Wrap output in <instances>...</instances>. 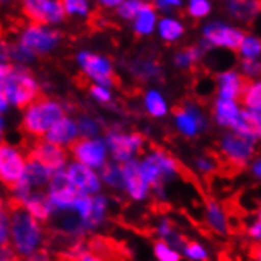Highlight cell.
Segmentation results:
<instances>
[{
	"label": "cell",
	"instance_id": "cell-1",
	"mask_svg": "<svg viewBox=\"0 0 261 261\" xmlns=\"http://www.w3.org/2000/svg\"><path fill=\"white\" fill-rule=\"evenodd\" d=\"M7 214L10 222V249L19 259H25L30 255L44 249L48 241L44 225L16 204L7 203Z\"/></svg>",
	"mask_w": 261,
	"mask_h": 261
},
{
	"label": "cell",
	"instance_id": "cell-2",
	"mask_svg": "<svg viewBox=\"0 0 261 261\" xmlns=\"http://www.w3.org/2000/svg\"><path fill=\"white\" fill-rule=\"evenodd\" d=\"M64 116H67V108L62 101L40 95L27 108H24L21 130L32 140H41L46 132Z\"/></svg>",
	"mask_w": 261,
	"mask_h": 261
},
{
	"label": "cell",
	"instance_id": "cell-3",
	"mask_svg": "<svg viewBox=\"0 0 261 261\" xmlns=\"http://www.w3.org/2000/svg\"><path fill=\"white\" fill-rule=\"evenodd\" d=\"M138 166L147 186L159 195H163L165 184L177 177L180 173L179 162L162 147H153L146 157L141 160L138 159Z\"/></svg>",
	"mask_w": 261,
	"mask_h": 261
},
{
	"label": "cell",
	"instance_id": "cell-4",
	"mask_svg": "<svg viewBox=\"0 0 261 261\" xmlns=\"http://www.w3.org/2000/svg\"><path fill=\"white\" fill-rule=\"evenodd\" d=\"M244 35L245 30L231 21L211 19L201 27V38L198 41V46L204 53H211L214 49L236 53Z\"/></svg>",
	"mask_w": 261,
	"mask_h": 261
},
{
	"label": "cell",
	"instance_id": "cell-5",
	"mask_svg": "<svg viewBox=\"0 0 261 261\" xmlns=\"http://www.w3.org/2000/svg\"><path fill=\"white\" fill-rule=\"evenodd\" d=\"M4 94L10 103L18 110H24L35 101L41 94V86L37 76L29 70V67L13 65L8 78L2 86Z\"/></svg>",
	"mask_w": 261,
	"mask_h": 261
},
{
	"label": "cell",
	"instance_id": "cell-6",
	"mask_svg": "<svg viewBox=\"0 0 261 261\" xmlns=\"http://www.w3.org/2000/svg\"><path fill=\"white\" fill-rule=\"evenodd\" d=\"M16 41L35 59H38L53 54L62 44V32L57 27L29 22L19 30Z\"/></svg>",
	"mask_w": 261,
	"mask_h": 261
},
{
	"label": "cell",
	"instance_id": "cell-7",
	"mask_svg": "<svg viewBox=\"0 0 261 261\" xmlns=\"http://www.w3.org/2000/svg\"><path fill=\"white\" fill-rule=\"evenodd\" d=\"M74 60L80 71L84 74L86 80L90 81V84L105 86L110 89L116 86V67L110 56L97 51L81 49L76 53Z\"/></svg>",
	"mask_w": 261,
	"mask_h": 261
},
{
	"label": "cell",
	"instance_id": "cell-8",
	"mask_svg": "<svg viewBox=\"0 0 261 261\" xmlns=\"http://www.w3.org/2000/svg\"><path fill=\"white\" fill-rule=\"evenodd\" d=\"M256 143L234 132H225L219 140V155L228 166L244 170L255 159Z\"/></svg>",
	"mask_w": 261,
	"mask_h": 261
},
{
	"label": "cell",
	"instance_id": "cell-9",
	"mask_svg": "<svg viewBox=\"0 0 261 261\" xmlns=\"http://www.w3.org/2000/svg\"><path fill=\"white\" fill-rule=\"evenodd\" d=\"M105 146L108 149L111 162L119 165L136 159V155L144 149L146 140L141 133H125L117 128L106 130L103 136Z\"/></svg>",
	"mask_w": 261,
	"mask_h": 261
},
{
	"label": "cell",
	"instance_id": "cell-10",
	"mask_svg": "<svg viewBox=\"0 0 261 261\" xmlns=\"http://www.w3.org/2000/svg\"><path fill=\"white\" fill-rule=\"evenodd\" d=\"M73 162L84 165L94 171H100L110 162V153L101 138H78L68 149Z\"/></svg>",
	"mask_w": 261,
	"mask_h": 261
},
{
	"label": "cell",
	"instance_id": "cell-11",
	"mask_svg": "<svg viewBox=\"0 0 261 261\" xmlns=\"http://www.w3.org/2000/svg\"><path fill=\"white\" fill-rule=\"evenodd\" d=\"M25 165L27 155L24 150L5 141L0 144V184L2 186L13 190L24 176Z\"/></svg>",
	"mask_w": 261,
	"mask_h": 261
},
{
	"label": "cell",
	"instance_id": "cell-12",
	"mask_svg": "<svg viewBox=\"0 0 261 261\" xmlns=\"http://www.w3.org/2000/svg\"><path fill=\"white\" fill-rule=\"evenodd\" d=\"M21 5L30 22L59 29L67 21L60 0H21Z\"/></svg>",
	"mask_w": 261,
	"mask_h": 261
},
{
	"label": "cell",
	"instance_id": "cell-13",
	"mask_svg": "<svg viewBox=\"0 0 261 261\" xmlns=\"http://www.w3.org/2000/svg\"><path fill=\"white\" fill-rule=\"evenodd\" d=\"M176 130L186 138H196L207 128V117L195 101H186L173 111Z\"/></svg>",
	"mask_w": 261,
	"mask_h": 261
},
{
	"label": "cell",
	"instance_id": "cell-14",
	"mask_svg": "<svg viewBox=\"0 0 261 261\" xmlns=\"http://www.w3.org/2000/svg\"><path fill=\"white\" fill-rule=\"evenodd\" d=\"M25 155L27 159L35 160L40 165H43L46 170H49L51 173H57L60 170H64L70 159L67 149L54 146L44 140H32Z\"/></svg>",
	"mask_w": 261,
	"mask_h": 261
},
{
	"label": "cell",
	"instance_id": "cell-15",
	"mask_svg": "<svg viewBox=\"0 0 261 261\" xmlns=\"http://www.w3.org/2000/svg\"><path fill=\"white\" fill-rule=\"evenodd\" d=\"M46 196L54 211V216L60 212H68L73 209V204L80 193L76 192L65 176V171L60 170L53 174L48 186H46Z\"/></svg>",
	"mask_w": 261,
	"mask_h": 261
},
{
	"label": "cell",
	"instance_id": "cell-16",
	"mask_svg": "<svg viewBox=\"0 0 261 261\" xmlns=\"http://www.w3.org/2000/svg\"><path fill=\"white\" fill-rule=\"evenodd\" d=\"M64 171H65V176L70 182V186L80 195L94 196V195H98L101 192L103 184L100 180L98 171L90 170V168L80 165L76 162L67 163Z\"/></svg>",
	"mask_w": 261,
	"mask_h": 261
},
{
	"label": "cell",
	"instance_id": "cell-17",
	"mask_svg": "<svg viewBox=\"0 0 261 261\" xmlns=\"http://www.w3.org/2000/svg\"><path fill=\"white\" fill-rule=\"evenodd\" d=\"M120 168H122V180H124L122 192H124L132 201H136V203L147 199L149 193H150V187L147 186V182L144 180V177L140 171L138 159L122 163Z\"/></svg>",
	"mask_w": 261,
	"mask_h": 261
},
{
	"label": "cell",
	"instance_id": "cell-18",
	"mask_svg": "<svg viewBox=\"0 0 261 261\" xmlns=\"http://www.w3.org/2000/svg\"><path fill=\"white\" fill-rule=\"evenodd\" d=\"M245 83H247V80H245L236 68L222 70L216 76V80H214V86H216V89H214L216 90V97L239 101Z\"/></svg>",
	"mask_w": 261,
	"mask_h": 261
},
{
	"label": "cell",
	"instance_id": "cell-19",
	"mask_svg": "<svg viewBox=\"0 0 261 261\" xmlns=\"http://www.w3.org/2000/svg\"><path fill=\"white\" fill-rule=\"evenodd\" d=\"M78 138H80V132H78V127H76V120L70 116H64L46 132V135L41 140L48 141L54 146L68 149Z\"/></svg>",
	"mask_w": 261,
	"mask_h": 261
},
{
	"label": "cell",
	"instance_id": "cell-20",
	"mask_svg": "<svg viewBox=\"0 0 261 261\" xmlns=\"http://www.w3.org/2000/svg\"><path fill=\"white\" fill-rule=\"evenodd\" d=\"M8 203H11V201H8ZM11 204H16V203H11ZM16 206H21L30 217H34L41 225L49 223L54 217V211L48 201V196H46L44 190H34Z\"/></svg>",
	"mask_w": 261,
	"mask_h": 261
},
{
	"label": "cell",
	"instance_id": "cell-21",
	"mask_svg": "<svg viewBox=\"0 0 261 261\" xmlns=\"http://www.w3.org/2000/svg\"><path fill=\"white\" fill-rule=\"evenodd\" d=\"M187 32V25L182 21V18L176 14H163L159 18L155 35L165 44H176L179 43Z\"/></svg>",
	"mask_w": 261,
	"mask_h": 261
},
{
	"label": "cell",
	"instance_id": "cell-22",
	"mask_svg": "<svg viewBox=\"0 0 261 261\" xmlns=\"http://www.w3.org/2000/svg\"><path fill=\"white\" fill-rule=\"evenodd\" d=\"M241 113H242V106L239 101L216 97V100L212 103V119L222 128L231 130L239 120Z\"/></svg>",
	"mask_w": 261,
	"mask_h": 261
},
{
	"label": "cell",
	"instance_id": "cell-23",
	"mask_svg": "<svg viewBox=\"0 0 261 261\" xmlns=\"http://www.w3.org/2000/svg\"><path fill=\"white\" fill-rule=\"evenodd\" d=\"M159 18H160V14L152 7V4L143 2L140 10L136 13L135 19L130 22L133 34L138 38H149L152 35H155V27H157Z\"/></svg>",
	"mask_w": 261,
	"mask_h": 261
},
{
	"label": "cell",
	"instance_id": "cell-24",
	"mask_svg": "<svg viewBox=\"0 0 261 261\" xmlns=\"http://www.w3.org/2000/svg\"><path fill=\"white\" fill-rule=\"evenodd\" d=\"M204 222L206 226L211 229L212 233H216L219 236H226L229 233V217L226 214V209L216 199H206V206H204Z\"/></svg>",
	"mask_w": 261,
	"mask_h": 261
},
{
	"label": "cell",
	"instance_id": "cell-25",
	"mask_svg": "<svg viewBox=\"0 0 261 261\" xmlns=\"http://www.w3.org/2000/svg\"><path fill=\"white\" fill-rule=\"evenodd\" d=\"M229 132H234L244 138H249V140L258 143L259 135H261V113L249 111L242 108L239 120Z\"/></svg>",
	"mask_w": 261,
	"mask_h": 261
},
{
	"label": "cell",
	"instance_id": "cell-26",
	"mask_svg": "<svg viewBox=\"0 0 261 261\" xmlns=\"http://www.w3.org/2000/svg\"><path fill=\"white\" fill-rule=\"evenodd\" d=\"M143 105H144V111L153 119H163L170 113V105H168L166 97L155 87L147 89L144 92Z\"/></svg>",
	"mask_w": 261,
	"mask_h": 261
},
{
	"label": "cell",
	"instance_id": "cell-27",
	"mask_svg": "<svg viewBox=\"0 0 261 261\" xmlns=\"http://www.w3.org/2000/svg\"><path fill=\"white\" fill-rule=\"evenodd\" d=\"M54 173H51L49 170H46L43 165H40L35 160L27 159V165H25V171H24V180L29 184V187L32 190H41L43 187L48 186L49 179L53 177Z\"/></svg>",
	"mask_w": 261,
	"mask_h": 261
},
{
	"label": "cell",
	"instance_id": "cell-28",
	"mask_svg": "<svg viewBox=\"0 0 261 261\" xmlns=\"http://www.w3.org/2000/svg\"><path fill=\"white\" fill-rule=\"evenodd\" d=\"M258 0H239L226 4L228 16L241 22H252L258 14Z\"/></svg>",
	"mask_w": 261,
	"mask_h": 261
},
{
	"label": "cell",
	"instance_id": "cell-29",
	"mask_svg": "<svg viewBox=\"0 0 261 261\" xmlns=\"http://www.w3.org/2000/svg\"><path fill=\"white\" fill-rule=\"evenodd\" d=\"M132 74H135L138 80L143 81H152L159 80L162 74V67L155 59L150 57H140L130 65Z\"/></svg>",
	"mask_w": 261,
	"mask_h": 261
},
{
	"label": "cell",
	"instance_id": "cell-30",
	"mask_svg": "<svg viewBox=\"0 0 261 261\" xmlns=\"http://www.w3.org/2000/svg\"><path fill=\"white\" fill-rule=\"evenodd\" d=\"M204 51L198 44L187 46L173 54V65L179 70H190L204 59Z\"/></svg>",
	"mask_w": 261,
	"mask_h": 261
},
{
	"label": "cell",
	"instance_id": "cell-31",
	"mask_svg": "<svg viewBox=\"0 0 261 261\" xmlns=\"http://www.w3.org/2000/svg\"><path fill=\"white\" fill-rule=\"evenodd\" d=\"M65 18L74 21H89L94 14L92 0H60Z\"/></svg>",
	"mask_w": 261,
	"mask_h": 261
},
{
	"label": "cell",
	"instance_id": "cell-32",
	"mask_svg": "<svg viewBox=\"0 0 261 261\" xmlns=\"http://www.w3.org/2000/svg\"><path fill=\"white\" fill-rule=\"evenodd\" d=\"M239 103L244 110L261 113V83H259V80H249L245 83Z\"/></svg>",
	"mask_w": 261,
	"mask_h": 261
},
{
	"label": "cell",
	"instance_id": "cell-33",
	"mask_svg": "<svg viewBox=\"0 0 261 261\" xmlns=\"http://www.w3.org/2000/svg\"><path fill=\"white\" fill-rule=\"evenodd\" d=\"M236 54H238L239 60H252V62H258L261 57V40L258 38V35L245 32Z\"/></svg>",
	"mask_w": 261,
	"mask_h": 261
},
{
	"label": "cell",
	"instance_id": "cell-34",
	"mask_svg": "<svg viewBox=\"0 0 261 261\" xmlns=\"http://www.w3.org/2000/svg\"><path fill=\"white\" fill-rule=\"evenodd\" d=\"M98 176H100V180H101L103 186L122 192V187H124V180H122V168H120L119 163L108 162L98 171Z\"/></svg>",
	"mask_w": 261,
	"mask_h": 261
},
{
	"label": "cell",
	"instance_id": "cell-35",
	"mask_svg": "<svg viewBox=\"0 0 261 261\" xmlns=\"http://www.w3.org/2000/svg\"><path fill=\"white\" fill-rule=\"evenodd\" d=\"M184 8H186L187 16H190L192 19L204 21L214 11V2L212 0H186Z\"/></svg>",
	"mask_w": 261,
	"mask_h": 261
},
{
	"label": "cell",
	"instance_id": "cell-36",
	"mask_svg": "<svg viewBox=\"0 0 261 261\" xmlns=\"http://www.w3.org/2000/svg\"><path fill=\"white\" fill-rule=\"evenodd\" d=\"M179 252L180 256H186L190 261H209V250L198 241L186 239Z\"/></svg>",
	"mask_w": 261,
	"mask_h": 261
},
{
	"label": "cell",
	"instance_id": "cell-37",
	"mask_svg": "<svg viewBox=\"0 0 261 261\" xmlns=\"http://www.w3.org/2000/svg\"><path fill=\"white\" fill-rule=\"evenodd\" d=\"M76 127H78L81 138H98V135L101 133L100 120L89 114H83L76 119Z\"/></svg>",
	"mask_w": 261,
	"mask_h": 261
},
{
	"label": "cell",
	"instance_id": "cell-38",
	"mask_svg": "<svg viewBox=\"0 0 261 261\" xmlns=\"http://www.w3.org/2000/svg\"><path fill=\"white\" fill-rule=\"evenodd\" d=\"M35 57L30 54L24 46H21L18 41L10 44V64L19 65V67H29L30 64L35 62Z\"/></svg>",
	"mask_w": 261,
	"mask_h": 261
},
{
	"label": "cell",
	"instance_id": "cell-39",
	"mask_svg": "<svg viewBox=\"0 0 261 261\" xmlns=\"http://www.w3.org/2000/svg\"><path fill=\"white\" fill-rule=\"evenodd\" d=\"M153 256H155L157 261H180L182 258L179 250L160 239L153 242Z\"/></svg>",
	"mask_w": 261,
	"mask_h": 261
},
{
	"label": "cell",
	"instance_id": "cell-40",
	"mask_svg": "<svg viewBox=\"0 0 261 261\" xmlns=\"http://www.w3.org/2000/svg\"><path fill=\"white\" fill-rule=\"evenodd\" d=\"M143 2H135V0H124L116 10H114V14L116 18L120 19L122 22H132L136 16L138 10H140Z\"/></svg>",
	"mask_w": 261,
	"mask_h": 261
},
{
	"label": "cell",
	"instance_id": "cell-41",
	"mask_svg": "<svg viewBox=\"0 0 261 261\" xmlns=\"http://www.w3.org/2000/svg\"><path fill=\"white\" fill-rule=\"evenodd\" d=\"M89 95L95 103L103 105V106L111 105L113 100H114L113 89L105 87V86H97V84H90L89 86Z\"/></svg>",
	"mask_w": 261,
	"mask_h": 261
},
{
	"label": "cell",
	"instance_id": "cell-42",
	"mask_svg": "<svg viewBox=\"0 0 261 261\" xmlns=\"http://www.w3.org/2000/svg\"><path fill=\"white\" fill-rule=\"evenodd\" d=\"M149 2L159 11L160 16H163V14H174L182 10L186 0H149Z\"/></svg>",
	"mask_w": 261,
	"mask_h": 261
},
{
	"label": "cell",
	"instance_id": "cell-43",
	"mask_svg": "<svg viewBox=\"0 0 261 261\" xmlns=\"http://www.w3.org/2000/svg\"><path fill=\"white\" fill-rule=\"evenodd\" d=\"M217 166H219V159L216 155H207V153H204V155L198 157L195 160L196 171L201 174H212L214 171H217Z\"/></svg>",
	"mask_w": 261,
	"mask_h": 261
},
{
	"label": "cell",
	"instance_id": "cell-44",
	"mask_svg": "<svg viewBox=\"0 0 261 261\" xmlns=\"http://www.w3.org/2000/svg\"><path fill=\"white\" fill-rule=\"evenodd\" d=\"M259 70H261L259 60H258V62H252V60H239V68H238V71L247 81L249 80H258Z\"/></svg>",
	"mask_w": 261,
	"mask_h": 261
},
{
	"label": "cell",
	"instance_id": "cell-45",
	"mask_svg": "<svg viewBox=\"0 0 261 261\" xmlns=\"http://www.w3.org/2000/svg\"><path fill=\"white\" fill-rule=\"evenodd\" d=\"M10 247V222H8V214L0 219V249H8Z\"/></svg>",
	"mask_w": 261,
	"mask_h": 261
},
{
	"label": "cell",
	"instance_id": "cell-46",
	"mask_svg": "<svg viewBox=\"0 0 261 261\" xmlns=\"http://www.w3.org/2000/svg\"><path fill=\"white\" fill-rule=\"evenodd\" d=\"M247 236L255 241L256 244L259 242L261 239V219H259V212H256V219L255 222H252L249 226H247Z\"/></svg>",
	"mask_w": 261,
	"mask_h": 261
},
{
	"label": "cell",
	"instance_id": "cell-47",
	"mask_svg": "<svg viewBox=\"0 0 261 261\" xmlns=\"http://www.w3.org/2000/svg\"><path fill=\"white\" fill-rule=\"evenodd\" d=\"M74 261H108V256H105L95 250H87L83 255H80Z\"/></svg>",
	"mask_w": 261,
	"mask_h": 261
},
{
	"label": "cell",
	"instance_id": "cell-48",
	"mask_svg": "<svg viewBox=\"0 0 261 261\" xmlns=\"http://www.w3.org/2000/svg\"><path fill=\"white\" fill-rule=\"evenodd\" d=\"M124 0H94L92 4H95L98 8L105 10V11H114Z\"/></svg>",
	"mask_w": 261,
	"mask_h": 261
},
{
	"label": "cell",
	"instance_id": "cell-49",
	"mask_svg": "<svg viewBox=\"0 0 261 261\" xmlns=\"http://www.w3.org/2000/svg\"><path fill=\"white\" fill-rule=\"evenodd\" d=\"M21 261H54V259H53V256H51V253H49L48 250H46V249H41V250H38L37 253L30 255L29 258L21 259Z\"/></svg>",
	"mask_w": 261,
	"mask_h": 261
},
{
	"label": "cell",
	"instance_id": "cell-50",
	"mask_svg": "<svg viewBox=\"0 0 261 261\" xmlns=\"http://www.w3.org/2000/svg\"><path fill=\"white\" fill-rule=\"evenodd\" d=\"M10 62V43L0 41V64Z\"/></svg>",
	"mask_w": 261,
	"mask_h": 261
},
{
	"label": "cell",
	"instance_id": "cell-51",
	"mask_svg": "<svg viewBox=\"0 0 261 261\" xmlns=\"http://www.w3.org/2000/svg\"><path fill=\"white\" fill-rule=\"evenodd\" d=\"M249 168H250L252 176H255V179H259L261 177V160H259V157H255L249 163Z\"/></svg>",
	"mask_w": 261,
	"mask_h": 261
},
{
	"label": "cell",
	"instance_id": "cell-52",
	"mask_svg": "<svg viewBox=\"0 0 261 261\" xmlns=\"http://www.w3.org/2000/svg\"><path fill=\"white\" fill-rule=\"evenodd\" d=\"M11 67H13V64H10V62L8 64H0V89H2L5 80L8 78V74L11 71Z\"/></svg>",
	"mask_w": 261,
	"mask_h": 261
},
{
	"label": "cell",
	"instance_id": "cell-53",
	"mask_svg": "<svg viewBox=\"0 0 261 261\" xmlns=\"http://www.w3.org/2000/svg\"><path fill=\"white\" fill-rule=\"evenodd\" d=\"M0 261H21V259L8 247V249H0Z\"/></svg>",
	"mask_w": 261,
	"mask_h": 261
},
{
	"label": "cell",
	"instance_id": "cell-54",
	"mask_svg": "<svg viewBox=\"0 0 261 261\" xmlns=\"http://www.w3.org/2000/svg\"><path fill=\"white\" fill-rule=\"evenodd\" d=\"M8 110H10V103H8V100H7V97L4 94V90L0 89V114H5Z\"/></svg>",
	"mask_w": 261,
	"mask_h": 261
},
{
	"label": "cell",
	"instance_id": "cell-55",
	"mask_svg": "<svg viewBox=\"0 0 261 261\" xmlns=\"http://www.w3.org/2000/svg\"><path fill=\"white\" fill-rule=\"evenodd\" d=\"M5 128H7V122L4 114H0V144L5 141Z\"/></svg>",
	"mask_w": 261,
	"mask_h": 261
},
{
	"label": "cell",
	"instance_id": "cell-56",
	"mask_svg": "<svg viewBox=\"0 0 261 261\" xmlns=\"http://www.w3.org/2000/svg\"><path fill=\"white\" fill-rule=\"evenodd\" d=\"M7 214V204H5V201H4V198H2V195H0V219H2L4 216Z\"/></svg>",
	"mask_w": 261,
	"mask_h": 261
},
{
	"label": "cell",
	"instance_id": "cell-57",
	"mask_svg": "<svg viewBox=\"0 0 261 261\" xmlns=\"http://www.w3.org/2000/svg\"><path fill=\"white\" fill-rule=\"evenodd\" d=\"M8 2H11V0H0V4H8Z\"/></svg>",
	"mask_w": 261,
	"mask_h": 261
},
{
	"label": "cell",
	"instance_id": "cell-58",
	"mask_svg": "<svg viewBox=\"0 0 261 261\" xmlns=\"http://www.w3.org/2000/svg\"><path fill=\"white\" fill-rule=\"evenodd\" d=\"M225 2L228 4V2H239V0H225Z\"/></svg>",
	"mask_w": 261,
	"mask_h": 261
},
{
	"label": "cell",
	"instance_id": "cell-59",
	"mask_svg": "<svg viewBox=\"0 0 261 261\" xmlns=\"http://www.w3.org/2000/svg\"><path fill=\"white\" fill-rule=\"evenodd\" d=\"M135 2H149V0H135Z\"/></svg>",
	"mask_w": 261,
	"mask_h": 261
}]
</instances>
